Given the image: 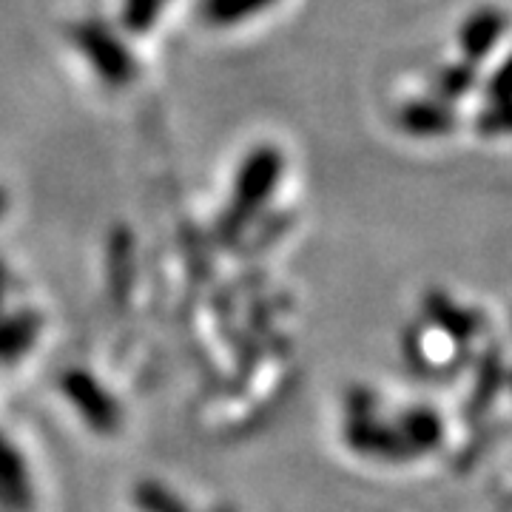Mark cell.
Returning <instances> with one entry per match:
<instances>
[{"label": "cell", "mask_w": 512, "mask_h": 512, "mask_svg": "<svg viewBox=\"0 0 512 512\" xmlns=\"http://www.w3.org/2000/svg\"><path fill=\"white\" fill-rule=\"evenodd\" d=\"M285 174V157L276 146H256L245 154L234 177V194L228 208L220 214L214 234L222 245H234L248 225L259 217V211L276 194Z\"/></svg>", "instance_id": "obj_1"}, {"label": "cell", "mask_w": 512, "mask_h": 512, "mask_svg": "<svg viewBox=\"0 0 512 512\" xmlns=\"http://www.w3.org/2000/svg\"><path fill=\"white\" fill-rule=\"evenodd\" d=\"M66 35L72 40L74 52L83 57L94 74L111 89H123L137 77V60L109 23L97 18L77 20L66 29Z\"/></svg>", "instance_id": "obj_2"}, {"label": "cell", "mask_w": 512, "mask_h": 512, "mask_svg": "<svg viewBox=\"0 0 512 512\" xmlns=\"http://www.w3.org/2000/svg\"><path fill=\"white\" fill-rule=\"evenodd\" d=\"M507 32V15L495 6H481L458 29V43L467 63H481L495 49V43Z\"/></svg>", "instance_id": "obj_3"}, {"label": "cell", "mask_w": 512, "mask_h": 512, "mask_svg": "<svg viewBox=\"0 0 512 512\" xmlns=\"http://www.w3.org/2000/svg\"><path fill=\"white\" fill-rule=\"evenodd\" d=\"M396 123L410 137H439L456 128V114L444 100H410L399 109Z\"/></svg>", "instance_id": "obj_4"}, {"label": "cell", "mask_w": 512, "mask_h": 512, "mask_svg": "<svg viewBox=\"0 0 512 512\" xmlns=\"http://www.w3.org/2000/svg\"><path fill=\"white\" fill-rule=\"evenodd\" d=\"M276 3L279 0H200V18L214 29H228L242 20L256 18L259 12L271 9Z\"/></svg>", "instance_id": "obj_5"}, {"label": "cell", "mask_w": 512, "mask_h": 512, "mask_svg": "<svg viewBox=\"0 0 512 512\" xmlns=\"http://www.w3.org/2000/svg\"><path fill=\"white\" fill-rule=\"evenodd\" d=\"M131 265H134V239L126 225H117L109 237V276L120 293H126L131 285V274H128Z\"/></svg>", "instance_id": "obj_6"}, {"label": "cell", "mask_w": 512, "mask_h": 512, "mask_svg": "<svg viewBox=\"0 0 512 512\" xmlns=\"http://www.w3.org/2000/svg\"><path fill=\"white\" fill-rule=\"evenodd\" d=\"M436 100H458L476 86V69L473 63H458V66H444L436 74Z\"/></svg>", "instance_id": "obj_7"}, {"label": "cell", "mask_w": 512, "mask_h": 512, "mask_svg": "<svg viewBox=\"0 0 512 512\" xmlns=\"http://www.w3.org/2000/svg\"><path fill=\"white\" fill-rule=\"evenodd\" d=\"M165 0H126L123 3V26L131 35H146L163 15Z\"/></svg>", "instance_id": "obj_8"}, {"label": "cell", "mask_w": 512, "mask_h": 512, "mask_svg": "<svg viewBox=\"0 0 512 512\" xmlns=\"http://www.w3.org/2000/svg\"><path fill=\"white\" fill-rule=\"evenodd\" d=\"M484 134H490V137H495V134H512V100H507V103H495L493 109L484 111L481 117H478L476 123Z\"/></svg>", "instance_id": "obj_9"}, {"label": "cell", "mask_w": 512, "mask_h": 512, "mask_svg": "<svg viewBox=\"0 0 512 512\" xmlns=\"http://www.w3.org/2000/svg\"><path fill=\"white\" fill-rule=\"evenodd\" d=\"M487 94H490L493 103H507V100H512V55L507 57V63L490 77Z\"/></svg>", "instance_id": "obj_10"}, {"label": "cell", "mask_w": 512, "mask_h": 512, "mask_svg": "<svg viewBox=\"0 0 512 512\" xmlns=\"http://www.w3.org/2000/svg\"><path fill=\"white\" fill-rule=\"evenodd\" d=\"M6 211H9V197H6V191L0 188V220L6 217Z\"/></svg>", "instance_id": "obj_11"}, {"label": "cell", "mask_w": 512, "mask_h": 512, "mask_svg": "<svg viewBox=\"0 0 512 512\" xmlns=\"http://www.w3.org/2000/svg\"><path fill=\"white\" fill-rule=\"evenodd\" d=\"M3 291H6V265L0 262V302H3Z\"/></svg>", "instance_id": "obj_12"}, {"label": "cell", "mask_w": 512, "mask_h": 512, "mask_svg": "<svg viewBox=\"0 0 512 512\" xmlns=\"http://www.w3.org/2000/svg\"><path fill=\"white\" fill-rule=\"evenodd\" d=\"M510 512H512V510H510Z\"/></svg>", "instance_id": "obj_13"}]
</instances>
